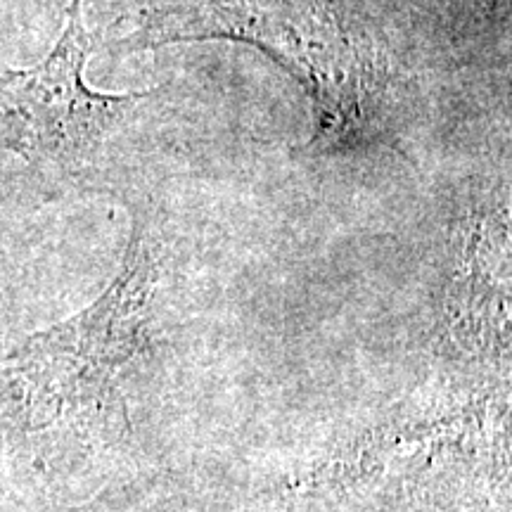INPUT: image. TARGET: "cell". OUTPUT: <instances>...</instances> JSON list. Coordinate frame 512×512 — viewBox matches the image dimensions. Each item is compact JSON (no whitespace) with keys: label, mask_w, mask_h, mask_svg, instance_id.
<instances>
[{"label":"cell","mask_w":512,"mask_h":512,"mask_svg":"<svg viewBox=\"0 0 512 512\" xmlns=\"http://www.w3.org/2000/svg\"><path fill=\"white\" fill-rule=\"evenodd\" d=\"M91 46L81 0H72L46 60L0 76V150L62 166L86 164L155 93L93 91L83 79Z\"/></svg>","instance_id":"obj_2"},{"label":"cell","mask_w":512,"mask_h":512,"mask_svg":"<svg viewBox=\"0 0 512 512\" xmlns=\"http://www.w3.org/2000/svg\"><path fill=\"white\" fill-rule=\"evenodd\" d=\"M247 43L278 62L311 102L313 133L299 152L339 155L380 136L392 67L373 36L349 27L335 0H152L114 48Z\"/></svg>","instance_id":"obj_1"}]
</instances>
